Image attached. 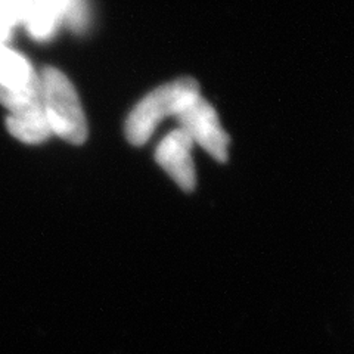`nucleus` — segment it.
<instances>
[{
	"label": "nucleus",
	"mask_w": 354,
	"mask_h": 354,
	"mask_svg": "<svg viewBox=\"0 0 354 354\" xmlns=\"http://www.w3.org/2000/svg\"><path fill=\"white\" fill-rule=\"evenodd\" d=\"M192 147L191 138L182 129H176L155 149V161L185 192L194 191L196 185Z\"/></svg>",
	"instance_id": "obj_4"
},
{
	"label": "nucleus",
	"mask_w": 354,
	"mask_h": 354,
	"mask_svg": "<svg viewBox=\"0 0 354 354\" xmlns=\"http://www.w3.org/2000/svg\"><path fill=\"white\" fill-rule=\"evenodd\" d=\"M68 0H35L24 24L36 40L50 39L65 18Z\"/></svg>",
	"instance_id": "obj_5"
},
{
	"label": "nucleus",
	"mask_w": 354,
	"mask_h": 354,
	"mask_svg": "<svg viewBox=\"0 0 354 354\" xmlns=\"http://www.w3.org/2000/svg\"><path fill=\"white\" fill-rule=\"evenodd\" d=\"M15 26V21L10 18V15L2 6H0V44H3L9 39L10 32H12Z\"/></svg>",
	"instance_id": "obj_10"
},
{
	"label": "nucleus",
	"mask_w": 354,
	"mask_h": 354,
	"mask_svg": "<svg viewBox=\"0 0 354 354\" xmlns=\"http://www.w3.org/2000/svg\"><path fill=\"white\" fill-rule=\"evenodd\" d=\"M88 18H91V10H88L87 0H68L64 22L70 30L75 32L86 31L88 27Z\"/></svg>",
	"instance_id": "obj_8"
},
{
	"label": "nucleus",
	"mask_w": 354,
	"mask_h": 354,
	"mask_svg": "<svg viewBox=\"0 0 354 354\" xmlns=\"http://www.w3.org/2000/svg\"><path fill=\"white\" fill-rule=\"evenodd\" d=\"M179 129H182L194 143L205 149L218 162L227 161L229 136L221 127L216 109L203 96L187 105L176 117Z\"/></svg>",
	"instance_id": "obj_3"
},
{
	"label": "nucleus",
	"mask_w": 354,
	"mask_h": 354,
	"mask_svg": "<svg viewBox=\"0 0 354 354\" xmlns=\"http://www.w3.org/2000/svg\"><path fill=\"white\" fill-rule=\"evenodd\" d=\"M41 99L50 131L73 145L87 139V121L82 102L66 75L52 66L40 73Z\"/></svg>",
	"instance_id": "obj_2"
},
{
	"label": "nucleus",
	"mask_w": 354,
	"mask_h": 354,
	"mask_svg": "<svg viewBox=\"0 0 354 354\" xmlns=\"http://www.w3.org/2000/svg\"><path fill=\"white\" fill-rule=\"evenodd\" d=\"M6 127L10 135L24 143H40L52 135L43 106L10 114L6 120Z\"/></svg>",
	"instance_id": "obj_6"
},
{
	"label": "nucleus",
	"mask_w": 354,
	"mask_h": 354,
	"mask_svg": "<svg viewBox=\"0 0 354 354\" xmlns=\"http://www.w3.org/2000/svg\"><path fill=\"white\" fill-rule=\"evenodd\" d=\"M199 96V84L189 77L153 88L129 114L124 129L127 140L136 147L145 145L161 121L176 118Z\"/></svg>",
	"instance_id": "obj_1"
},
{
	"label": "nucleus",
	"mask_w": 354,
	"mask_h": 354,
	"mask_svg": "<svg viewBox=\"0 0 354 354\" xmlns=\"http://www.w3.org/2000/svg\"><path fill=\"white\" fill-rule=\"evenodd\" d=\"M37 75L22 55L0 44V87L18 91L37 79Z\"/></svg>",
	"instance_id": "obj_7"
},
{
	"label": "nucleus",
	"mask_w": 354,
	"mask_h": 354,
	"mask_svg": "<svg viewBox=\"0 0 354 354\" xmlns=\"http://www.w3.org/2000/svg\"><path fill=\"white\" fill-rule=\"evenodd\" d=\"M32 2H35V0H0V6L6 10L18 26L24 24Z\"/></svg>",
	"instance_id": "obj_9"
}]
</instances>
